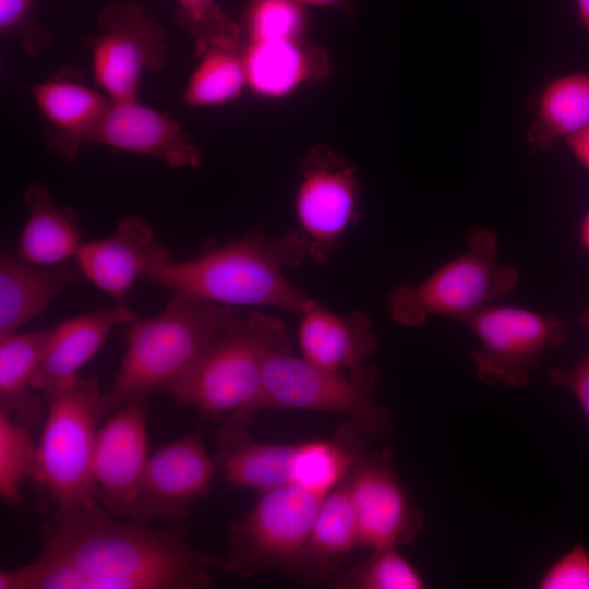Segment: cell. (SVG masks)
Wrapping results in <instances>:
<instances>
[{"instance_id":"6","label":"cell","mask_w":589,"mask_h":589,"mask_svg":"<svg viewBox=\"0 0 589 589\" xmlns=\"http://www.w3.org/2000/svg\"><path fill=\"white\" fill-rule=\"evenodd\" d=\"M101 398L95 377L77 376L47 400L48 414L32 480L52 517L68 516L97 502L92 459L96 428L104 419Z\"/></svg>"},{"instance_id":"2","label":"cell","mask_w":589,"mask_h":589,"mask_svg":"<svg viewBox=\"0 0 589 589\" xmlns=\"http://www.w3.org/2000/svg\"><path fill=\"white\" fill-rule=\"evenodd\" d=\"M308 257L306 243L296 228L277 237L254 231L193 259L173 260L143 279L171 294L207 303L300 314L314 298L293 285L285 269L298 267Z\"/></svg>"},{"instance_id":"21","label":"cell","mask_w":589,"mask_h":589,"mask_svg":"<svg viewBox=\"0 0 589 589\" xmlns=\"http://www.w3.org/2000/svg\"><path fill=\"white\" fill-rule=\"evenodd\" d=\"M2 250L0 255V337L40 315L63 289L85 277L71 266L40 267Z\"/></svg>"},{"instance_id":"8","label":"cell","mask_w":589,"mask_h":589,"mask_svg":"<svg viewBox=\"0 0 589 589\" xmlns=\"http://www.w3.org/2000/svg\"><path fill=\"white\" fill-rule=\"evenodd\" d=\"M260 494L254 506L231 525L221 570L241 578L262 572L297 577L324 497L294 484Z\"/></svg>"},{"instance_id":"37","label":"cell","mask_w":589,"mask_h":589,"mask_svg":"<svg viewBox=\"0 0 589 589\" xmlns=\"http://www.w3.org/2000/svg\"><path fill=\"white\" fill-rule=\"evenodd\" d=\"M304 7L329 8L342 12L350 20L354 15L353 0H296Z\"/></svg>"},{"instance_id":"38","label":"cell","mask_w":589,"mask_h":589,"mask_svg":"<svg viewBox=\"0 0 589 589\" xmlns=\"http://www.w3.org/2000/svg\"><path fill=\"white\" fill-rule=\"evenodd\" d=\"M579 20L589 35V0H576Z\"/></svg>"},{"instance_id":"14","label":"cell","mask_w":589,"mask_h":589,"mask_svg":"<svg viewBox=\"0 0 589 589\" xmlns=\"http://www.w3.org/2000/svg\"><path fill=\"white\" fill-rule=\"evenodd\" d=\"M144 400L117 409L97 431L92 480L97 502L123 517L148 459Z\"/></svg>"},{"instance_id":"39","label":"cell","mask_w":589,"mask_h":589,"mask_svg":"<svg viewBox=\"0 0 589 589\" xmlns=\"http://www.w3.org/2000/svg\"><path fill=\"white\" fill-rule=\"evenodd\" d=\"M580 242L589 252V209L585 214L580 224Z\"/></svg>"},{"instance_id":"1","label":"cell","mask_w":589,"mask_h":589,"mask_svg":"<svg viewBox=\"0 0 589 589\" xmlns=\"http://www.w3.org/2000/svg\"><path fill=\"white\" fill-rule=\"evenodd\" d=\"M98 502L52 517L38 556L0 572V589H205L216 560L192 546L181 526L120 521Z\"/></svg>"},{"instance_id":"25","label":"cell","mask_w":589,"mask_h":589,"mask_svg":"<svg viewBox=\"0 0 589 589\" xmlns=\"http://www.w3.org/2000/svg\"><path fill=\"white\" fill-rule=\"evenodd\" d=\"M51 329L0 337V411L27 429L41 418L32 382Z\"/></svg>"},{"instance_id":"12","label":"cell","mask_w":589,"mask_h":589,"mask_svg":"<svg viewBox=\"0 0 589 589\" xmlns=\"http://www.w3.org/2000/svg\"><path fill=\"white\" fill-rule=\"evenodd\" d=\"M359 548H398L414 540L424 524L395 468V452L362 453L347 477Z\"/></svg>"},{"instance_id":"22","label":"cell","mask_w":589,"mask_h":589,"mask_svg":"<svg viewBox=\"0 0 589 589\" xmlns=\"http://www.w3.org/2000/svg\"><path fill=\"white\" fill-rule=\"evenodd\" d=\"M357 548V520L346 478L322 500L296 578L325 585Z\"/></svg>"},{"instance_id":"28","label":"cell","mask_w":589,"mask_h":589,"mask_svg":"<svg viewBox=\"0 0 589 589\" xmlns=\"http://www.w3.org/2000/svg\"><path fill=\"white\" fill-rule=\"evenodd\" d=\"M197 59L182 92L185 105H226L238 99L247 88L243 43L213 46Z\"/></svg>"},{"instance_id":"7","label":"cell","mask_w":589,"mask_h":589,"mask_svg":"<svg viewBox=\"0 0 589 589\" xmlns=\"http://www.w3.org/2000/svg\"><path fill=\"white\" fill-rule=\"evenodd\" d=\"M467 249L416 285H401L387 299L390 318L421 327L431 316L460 321L512 292L519 274L498 257L496 233L486 227L468 230Z\"/></svg>"},{"instance_id":"24","label":"cell","mask_w":589,"mask_h":589,"mask_svg":"<svg viewBox=\"0 0 589 589\" xmlns=\"http://www.w3.org/2000/svg\"><path fill=\"white\" fill-rule=\"evenodd\" d=\"M23 202L28 215L15 254L35 265H53L75 257L81 242L75 213L58 206L41 183L34 182L25 191Z\"/></svg>"},{"instance_id":"35","label":"cell","mask_w":589,"mask_h":589,"mask_svg":"<svg viewBox=\"0 0 589 589\" xmlns=\"http://www.w3.org/2000/svg\"><path fill=\"white\" fill-rule=\"evenodd\" d=\"M549 378L553 385L575 396L589 420V349L575 364L552 369Z\"/></svg>"},{"instance_id":"20","label":"cell","mask_w":589,"mask_h":589,"mask_svg":"<svg viewBox=\"0 0 589 589\" xmlns=\"http://www.w3.org/2000/svg\"><path fill=\"white\" fill-rule=\"evenodd\" d=\"M243 56L247 87L262 98L286 97L330 74L327 50L305 37L243 41Z\"/></svg>"},{"instance_id":"10","label":"cell","mask_w":589,"mask_h":589,"mask_svg":"<svg viewBox=\"0 0 589 589\" xmlns=\"http://www.w3.org/2000/svg\"><path fill=\"white\" fill-rule=\"evenodd\" d=\"M460 322L479 341L472 360L486 385L525 386L542 356L565 341L558 316L520 306L490 304Z\"/></svg>"},{"instance_id":"31","label":"cell","mask_w":589,"mask_h":589,"mask_svg":"<svg viewBox=\"0 0 589 589\" xmlns=\"http://www.w3.org/2000/svg\"><path fill=\"white\" fill-rule=\"evenodd\" d=\"M37 461L38 448L27 428L0 411V494L5 502L19 501L21 485L34 478Z\"/></svg>"},{"instance_id":"3","label":"cell","mask_w":589,"mask_h":589,"mask_svg":"<svg viewBox=\"0 0 589 589\" xmlns=\"http://www.w3.org/2000/svg\"><path fill=\"white\" fill-rule=\"evenodd\" d=\"M235 309L171 294L157 315L125 324L123 360L103 393L104 418L130 401L166 393L203 354Z\"/></svg>"},{"instance_id":"11","label":"cell","mask_w":589,"mask_h":589,"mask_svg":"<svg viewBox=\"0 0 589 589\" xmlns=\"http://www.w3.org/2000/svg\"><path fill=\"white\" fill-rule=\"evenodd\" d=\"M299 176L296 229L306 243L309 257L323 263L360 218L357 168L330 146L316 144L303 155Z\"/></svg>"},{"instance_id":"32","label":"cell","mask_w":589,"mask_h":589,"mask_svg":"<svg viewBox=\"0 0 589 589\" xmlns=\"http://www.w3.org/2000/svg\"><path fill=\"white\" fill-rule=\"evenodd\" d=\"M240 27L243 41L304 37L305 7L296 0H248Z\"/></svg>"},{"instance_id":"15","label":"cell","mask_w":589,"mask_h":589,"mask_svg":"<svg viewBox=\"0 0 589 589\" xmlns=\"http://www.w3.org/2000/svg\"><path fill=\"white\" fill-rule=\"evenodd\" d=\"M83 276L124 304L135 280L173 261L170 251L140 217L122 218L107 238L82 243L76 255Z\"/></svg>"},{"instance_id":"27","label":"cell","mask_w":589,"mask_h":589,"mask_svg":"<svg viewBox=\"0 0 589 589\" xmlns=\"http://www.w3.org/2000/svg\"><path fill=\"white\" fill-rule=\"evenodd\" d=\"M345 431L333 438H313L293 444L290 484L316 496L325 497L351 471L363 453Z\"/></svg>"},{"instance_id":"33","label":"cell","mask_w":589,"mask_h":589,"mask_svg":"<svg viewBox=\"0 0 589 589\" xmlns=\"http://www.w3.org/2000/svg\"><path fill=\"white\" fill-rule=\"evenodd\" d=\"M41 0H0V33L13 39L27 56L43 52L53 39L52 31L37 21Z\"/></svg>"},{"instance_id":"29","label":"cell","mask_w":589,"mask_h":589,"mask_svg":"<svg viewBox=\"0 0 589 589\" xmlns=\"http://www.w3.org/2000/svg\"><path fill=\"white\" fill-rule=\"evenodd\" d=\"M333 589H423L421 572L398 548L372 550L353 566L334 574L325 584Z\"/></svg>"},{"instance_id":"5","label":"cell","mask_w":589,"mask_h":589,"mask_svg":"<svg viewBox=\"0 0 589 589\" xmlns=\"http://www.w3.org/2000/svg\"><path fill=\"white\" fill-rule=\"evenodd\" d=\"M378 372L330 371L291 353V346L274 351L264 369L260 395L230 423L248 426L265 409L309 410L345 416L369 437L388 438L394 431L390 412L374 396Z\"/></svg>"},{"instance_id":"19","label":"cell","mask_w":589,"mask_h":589,"mask_svg":"<svg viewBox=\"0 0 589 589\" xmlns=\"http://www.w3.org/2000/svg\"><path fill=\"white\" fill-rule=\"evenodd\" d=\"M139 316L125 304L69 318L51 329L32 386L46 401L71 384L76 372L101 348L111 329Z\"/></svg>"},{"instance_id":"13","label":"cell","mask_w":589,"mask_h":589,"mask_svg":"<svg viewBox=\"0 0 589 589\" xmlns=\"http://www.w3.org/2000/svg\"><path fill=\"white\" fill-rule=\"evenodd\" d=\"M215 470L216 461L196 431L160 447L148 457L123 517L183 525L189 508L208 491Z\"/></svg>"},{"instance_id":"30","label":"cell","mask_w":589,"mask_h":589,"mask_svg":"<svg viewBox=\"0 0 589 589\" xmlns=\"http://www.w3.org/2000/svg\"><path fill=\"white\" fill-rule=\"evenodd\" d=\"M177 23L190 35L197 58L218 45L243 43L240 24L232 21L218 0H171Z\"/></svg>"},{"instance_id":"18","label":"cell","mask_w":589,"mask_h":589,"mask_svg":"<svg viewBox=\"0 0 589 589\" xmlns=\"http://www.w3.org/2000/svg\"><path fill=\"white\" fill-rule=\"evenodd\" d=\"M298 344L309 362L336 372L359 373L378 350L371 318L354 311L341 315L313 299L299 314Z\"/></svg>"},{"instance_id":"4","label":"cell","mask_w":589,"mask_h":589,"mask_svg":"<svg viewBox=\"0 0 589 589\" xmlns=\"http://www.w3.org/2000/svg\"><path fill=\"white\" fill-rule=\"evenodd\" d=\"M291 346L284 322L261 312L231 313L197 361L166 390L181 406L230 418L257 399L269 356Z\"/></svg>"},{"instance_id":"40","label":"cell","mask_w":589,"mask_h":589,"mask_svg":"<svg viewBox=\"0 0 589 589\" xmlns=\"http://www.w3.org/2000/svg\"><path fill=\"white\" fill-rule=\"evenodd\" d=\"M581 324L584 325V327L587 329V332L589 333V309H587L585 311V313L582 314V317H581Z\"/></svg>"},{"instance_id":"34","label":"cell","mask_w":589,"mask_h":589,"mask_svg":"<svg viewBox=\"0 0 589 589\" xmlns=\"http://www.w3.org/2000/svg\"><path fill=\"white\" fill-rule=\"evenodd\" d=\"M540 589H589V550L575 544L539 577Z\"/></svg>"},{"instance_id":"9","label":"cell","mask_w":589,"mask_h":589,"mask_svg":"<svg viewBox=\"0 0 589 589\" xmlns=\"http://www.w3.org/2000/svg\"><path fill=\"white\" fill-rule=\"evenodd\" d=\"M96 25L97 33L84 39L95 84L112 101L139 98L142 77L167 62L166 29L142 3L131 0L108 3Z\"/></svg>"},{"instance_id":"26","label":"cell","mask_w":589,"mask_h":589,"mask_svg":"<svg viewBox=\"0 0 589 589\" xmlns=\"http://www.w3.org/2000/svg\"><path fill=\"white\" fill-rule=\"evenodd\" d=\"M588 125L589 73L565 74L551 81L540 94L527 139L533 147L548 149Z\"/></svg>"},{"instance_id":"16","label":"cell","mask_w":589,"mask_h":589,"mask_svg":"<svg viewBox=\"0 0 589 589\" xmlns=\"http://www.w3.org/2000/svg\"><path fill=\"white\" fill-rule=\"evenodd\" d=\"M91 143L155 157L172 168H194L202 151L173 118L139 100L112 101Z\"/></svg>"},{"instance_id":"23","label":"cell","mask_w":589,"mask_h":589,"mask_svg":"<svg viewBox=\"0 0 589 589\" xmlns=\"http://www.w3.org/2000/svg\"><path fill=\"white\" fill-rule=\"evenodd\" d=\"M216 442V466L229 483L260 493L290 484L293 444L255 442L247 426L230 422Z\"/></svg>"},{"instance_id":"17","label":"cell","mask_w":589,"mask_h":589,"mask_svg":"<svg viewBox=\"0 0 589 589\" xmlns=\"http://www.w3.org/2000/svg\"><path fill=\"white\" fill-rule=\"evenodd\" d=\"M29 93L46 123L48 149L73 164L81 146L91 143L111 99L85 84L73 68L32 85Z\"/></svg>"},{"instance_id":"36","label":"cell","mask_w":589,"mask_h":589,"mask_svg":"<svg viewBox=\"0 0 589 589\" xmlns=\"http://www.w3.org/2000/svg\"><path fill=\"white\" fill-rule=\"evenodd\" d=\"M575 158L589 172V125L566 139Z\"/></svg>"}]
</instances>
